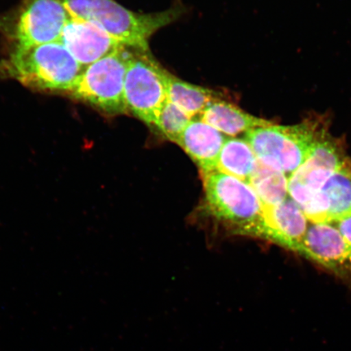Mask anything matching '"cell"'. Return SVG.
Returning a JSON list of instances; mask_svg holds the SVG:
<instances>
[{
	"label": "cell",
	"mask_w": 351,
	"mask_h": 351,
	"mask_svg": "<svg viewBox=\"0 0 351 351\" xmlns=\"http://www.w3.org/2000/svg\"><path fill=\"white\" fill-rule=\"evenodd\" d=\"M0 73L34 90L69 95L82 73V66L62 43L54 42L12 47L0 62Z\"/></svg>",
	"instance_id": "cell-1"
},
{
	"label": "cell",
	"mask_w": 351,
	"mask_h": 351,
	"mask_svg": "<svg viewBox=\"0 0 351 351\" xmlns=\"http://www.w3.org/2000/svg\"><path fill=\"white\" fill-rule=\"evenodd\" d=\"M72 19L94 22L124 45L148 51L154 33L172 23L182 12L178 8L156 13L127 10L115 0H60Z\"/></svg>",
	"instance_id": "cell-2"
},
{
	"label": "cell",
	"mask_w": 351,
	"mask_h": 351,
	"mask_svg": "<svg viewBox=\"0 0 351 351\" xmlns=\"http://www.w3.org/2000/svg\"><path fill=\"white\" fill-rule=\"evenodd\" d=\"M328 128L326 118L311 117L300 124L261 127L245 134L261 163L291 175L304 165L320 134Z\"/></svg>",
	"instance_id": "cell-3"
},
{
	"label": "cell",
	"mask_w": 351,
	"mask_h": 351,
	"mask_svg": "<svg viewBox=\"0 0 351 351\" xmlns=\"http://www.w3.org/2000/svg\"><path fill=\"white\" fill-rule=\"evenodd\" d=\"M203 178L209 212L238 234L262 238L263 204L253 187L219 171Z\"/></svg>",
	"instance_id": "cell-4"
},
{
	"label": "cell",
	"mask_w": 351,
	"mask_h": 351,
	"mask_svg": "<svg viewBox=\"0 0 351 351\" xmlns=\"http://www.w3.org/2000/svg\"><path fill=\"white\" fill-rule=\"evenodd\" d=\"M128 47L123 46L88 66L69 95L109 116L129 113L125 98V75L132 56Z\"/></svg>",
	"instance_id": "cell-5"
},
{
	"label": "cell",
	"mask_w": 351,
	"mask_h": 351,
	"mask_svg": "<svg viewBox=\"0 0 351 351\" xmlns=\"http://www.w3.org/2000/svg\"><path fill=\"white\" fill-rule=\"evenodd\" d=\"M72 19L60 0H22L19 8L0 19V32L13 47L59 42Z\"/></svg>",
	"instance_id": "cell-6"
},
{
	"label": "cell",
	"mask_w": 351,
	"mask_h": 351,
	"mask_svg": "<svg viewBox=\"0 0 351 351\" xmlns=\"http://www.w3.org/2000/svg\"><path fill=\"white\" fill-rule=\"evenodd\" d=\"M165 71L148 51L134 48L125 75V102L129 112L149 125L155 126L167 100Z\"/></svg>",
	"instance_id": "cell-7"
},
{
	"label": "cell",
	"mask_w": 351,
	"mask_h": 351,
	"mask_svg": "<svg viewBox=\"0 0 351 351\" xmlns=\"http://www.w3.org/2000/svg\"><path fill=\"white\" fill-rule=\"evenodd\" d=\"M298 254L351 285V245L332 223H313Z\"/></svg>",
	"instance_id": "cell-8"
},
{
	"label": "cell",
	"mask_w": 351,
	"mask_h": 351,
	"mask_svg": "<svg viewBox=\"0 0 351 351\" xmlns=\"http://www.w3.org/2000/svg\"><path fill=\"white\" fill-rule=\"evenodd\" d=\"M59 42L82 67H88L125 46L94 22L76 19L65 25Z\"/></svg>",
	"instance_id": "cell-9"
},
{
	"label": "cell",
	"mask_w": 351,
	"mask_h": 351,
	"mask_svg": "<svg viewBox=\"0 0 351 351\" xmlns=\"http://www.w3.org/2000/svg\"><path fill=\"white\" fill-rule=\"evenodd\" d=\"M263 218L262 238L300 252L308 230V219L291 197L278 205L263 206Z\"/></svg>",
	"instance_id": "cell-10"
},
{
	"label": "cell",
	"mask_w": 351,
	"mask_h": 351,
	"mask_svg": "<svg viewBox=\"0 0 351 351\" xmlns=\"http://www.w3.org/2000/svg\"><path fill=\"white\" fill-rule=\"evenodd\" d=\"M226 139V135L199 119L191 120L176 143L188 154L204 175L217 170L219 153Z\"/></svg>",
	"instance_id": "cell-11"
},
{
	"label": "cell",
	"mask_w": 351,
	"mask_h": 351,
	"mask_svg": "<svg viewBox=\"0 0 351 351\" xmlns=\"http://www.w3.org/2000/svg\"><path fill=\"white\" fill-rule=\"evenodd\" d=\"M200 120L223 135L235 137L248 131L274 125L273 122L251 115L223 99L210 103L201 114Z\"/></svg>",
	"instance_id": "cell-12"
},
{
	"label": "cell",
	"mask_w": 351,
	"mask_h": 351,
	"mask_svg": "<svg viewBox=\"0 0 351 351\" xmlns=\"http://www.w3.org/2000/svg\"><path fill=\"white\" fill-rule=\"evenodd\" d=\"M167 99L191 118L202 114L215 100L221 99L217 92L184 82L165 71Z\"/></svg>",
	"instance_id": "cell-13"
},
{
	"label": "cell",
	"mask_w": 351,
	"mask_h": 351,
	"mask_svg": "<svg viewBox=\"0 0 351 351\" xmlns=\"http://www.w3.org/2000/svg\"><path fill=\"white\" fill-rule=\"evenodd\" d=\"M257 164V158L247 140L227 138L218 158L219 172L250 182Z\"/></svg>",
	"instance_id": "cell-14"
},
{
	"label": "cell",
	"mask_w": 351,
	"mask_h": 351,
	"mask_svg": "<svg viewBox=\"0 0 351 351\" xmlns=\"http://www.w3.org/2000/svg\"><path fill=\"white\" fill-rule=\"evenodd\" d=\"M329 209V223L337 222L351 214V161L350 159L327 180L322 188Z\"/></svg>",
	"instance_id": "cell-15"
},
{
	"label": "cell",
	"mask_w": 351,
	"mask_h": 351,
	"mask_svg": "<svg viewBox=\"0 0 351 351\" xmlns=\"http://www.w3.org/2000/svg\"><path fill=\"white\" fill-rule=\"evenodd\" d=\"M288 182L287 175L257 160L249 184L260 197L263 206L269 207L282 203L287 199Z\"/></svg>",
	"instance_id": "cell-16"
},
{
	"label": "cell",
	"mask_w": 351,
	"mask_h": 351,
	"mask_svg": "<svg viewBox=\"0 0 351 351\" xmlns=\"http://www.w3.org/2000/svg\"><path fill=\"white\" fill-rule=\"evenodd\" d=\"M193 118L167 99L157 117L156 128L166 138L177 143Z\"/></svg>",
	"instance_id": "cell-17"
},
{
	"label": "cell",
	"mask_w": 351,
	"mask_h": 351,
	"mask_svg": "<svg viewBox=\"0 0 351 351\" xmlns=\"http://www.w3.org/2000/svg\"><path fill=\"white\" fill-rule=\"evenodd\" d=\"M337 229L345 240L351 245V214L337 221Z\"/></svg>",
	"instance_id": "cell-18"
}]
</instances>
